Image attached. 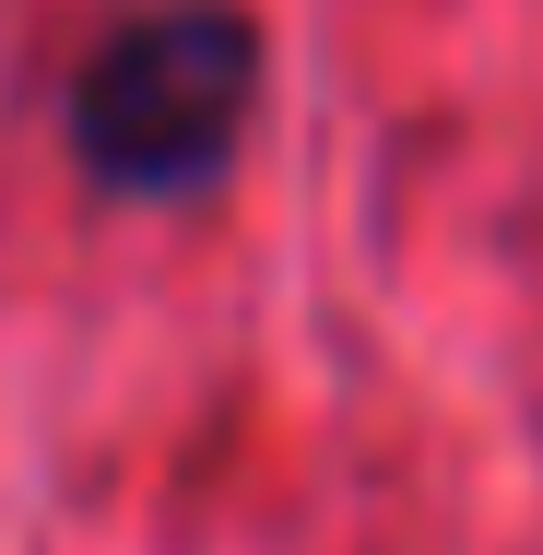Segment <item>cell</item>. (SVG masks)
<instances>
[{
    "mask_svg": "<svg viewBox=\"0 0 543 555\" xmlns=\"http://www.w3.org/2000/svg\"><path fill=\"white\" fill-rule=\"evenodd\" d=\"M260 95V36L224 0H166L130 12L107 48L72 72V154L95 166V190L130 202H190L214 190L236 130Z\"/></svg>",
    "mask_w": 543,
    "mask_h": 555,
    "instance_id": "6da1fadb",
    "label": "cell"
}]
</instances>
